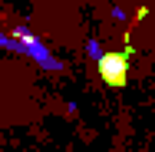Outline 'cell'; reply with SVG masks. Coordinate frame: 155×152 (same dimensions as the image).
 Here are the masks:
<instances>
[{
  "label": "cell",
  "mask_w": 155,
  "mask_h": 152,
  "mask_svg": "<svg viewBox=\"0 0 155 152\" xmlns=\"http://www.w3.org/2000/svg\"><path fill=\"white\" fill-rule=\"evenodd\" d=\"M102 79L109 86H122L125 83V56H116V53L102 56Z\"/></svg>",
  "instance_id": "1"
}]
</instances>
